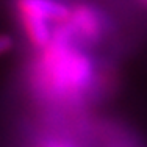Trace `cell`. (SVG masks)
<instances>
[{
    "mask_svg": "<svg viewBox=\"0 0 147 147\" xmlns=\"http://www.w3.org/2000/svg\"><path fill=\"white\" fill-rule=\"evenodd\" d=\"M42 69L45 85L59 94L80 92L92 77V64L88 57L64 44L45 47Z\"/></svg>",
    "mask_w": 147,
    "mask_h": 147,
    "instance_id": "cell-1",
    "label": "cell"
},
{
    "mask_svg": "<svg viewBox=\"0 0 147 147\" xmlns=\"http://www.w3.org/2000/svg\"><path fill=\"white\" fill-rule=\"evenodd\" d=\"M19 16L34 17L45 22H67L71 9L55 0H17Z\"/></svg>",
    "mask_w": 147,
    "mask_h": 147,
    "instance_id": "cell-2",
    "label": "cell"
},
{
    "mask_svg": "<svg viewBox=\"0 0 147 147\" xmlns=\"http://www.w3.org/2000/svg\"><path fill=\"white\" fill-rule=\"evenodd\" d=\"M69 20L85 38L97 39L100 33V22L96 11H92L89 6H77L74 11H71Z\"/></svg>",
    "mask_w": 147,
    "mask_h": 147,
    "instance_id": "cell-3",
    "label": "cell"
},
{
    "mask_svg": "<svg viewBox=\"0 0 147 147\" xmlns=\"http://www.w3.org/2000/svg\"><path fill=\"white\" fill-rule=\"evenodd\" d=\"M20 22H22V27L25 30V34L31 42V45L45 49L50 44L52 33H50L49 22L41 19H34V17H25V16H20Z\"/></svg>",
    "mask_w": 147,
    "mask_h": 147,
    "instance_id": "cell-4",
    "label": "cell"
},
{
    "mask_svg": "<svg viewBox=\"0 0 147 147\" xmlns=\"http://www.w3.org/2000/svg\"><path fill=\"white\" fill-rule=\"evenodd\" d=\"M13 45H14V41H13L11 36H8V34H0V57L8 53L13 49Z\"/></svg>",
    "mask_w": 147,
    "mask_h": 147,
    "instance_id": "cell-5",
    "label": "cell"
},
{
    "mask_svg": "<svg viewBox=\"0 0 147 147\" xmlns=\"http://www.w3.org/2000/svg\"><path fill=\"white\" fill-rule=\"evenodd\" d=\"M144 2H147V0H144Z\"/></svg>",
    "mask_w": 147,
    "mask_h": 147,
    "instance_id": "cell-6",
    "label": "cell"
}]
</instances>
